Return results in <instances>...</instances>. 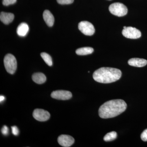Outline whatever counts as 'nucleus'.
<instances>
[{
	"mask_svg": "<svg viewBox=\"0 0 147 147\" xmlns=\"http://www.w3.org/2000/svg\"><path fill=\"white\" fill-rule=\"evenodd\" d=\"M126 108V103L123 100L114 99L102 104L98 110V114L101 118H111L120 115Z\"/></svg>",
	"mask_w": 147,
	"mask_h": 147,
	"instance_id": "nucleus-1",
	"label": "nucleus"
},
{
	"mask_svg": "<svg viewBox=\"0 0 147 147\" xmlns=\"http://www.w3.org/2000/svg\"><path fill=\"white\" fill-rule=\"evenodd\" d=\"M121 74V71L118 69L102 67L94 71L93 78L98 83L109 84L119 80Z\"/></svg>",
	"mask_w": 147,
	"mask_h": 147,
	"instance_id": "nucleus-2",
	"label": "nucleus"
},
{
	"mask_svg": "<svg viewBox=\"0 0 147 147\" xmlns=\"http://www.w3.org/2000/svg\"><path fill=\"white\" fill-rule=\"evenodd\" d=\"M4 64L6 71L10 74L15 73L17 68L16 58L11 54H7L4 59Z\"/></svg>",
	"mask_w": 147,
	"mask_h": 147,
	"instance_id": "nucleus-3",
	"label": "nucleus"
},
{
	"mask_svg": "<svg viewBox=\"0 0 147 147\" xmlns=\"http://www.w3.org/2000/svg\"><path fill=\"white\" fill-rule=\"evenodd\" d=\"M109 9L110 13L119 17L125 16L127 12V9L126 6L120 3L112 4L109 6Z\"/></svg>",
	"mask_w": 147,
	"mask_h": 147,
	"instance_id": "nucleus-4",
	"label": "nucleus"
},
{
	"mask_svg": "<svg viewBox=\"0 0 147 147\" xmlns=\"http://www.w3.org/2000/svg\"><path fill=\"white\" fill-rule=\"evenodd\" d=\"M78 28L79 30L86 35L92 36L94 33V26L88 21H81L78 25Z\"/></svg>",
	"mask_w": 147,
	"mask_h": 147,
	"instance_id": "nucleus-5",
	"label": "nucleus"
},
{
	"mask_svg": "<svg viewBox=\"0 0 147 147\" xmlns=\"http://www.w3.org/2000/svg\"><path fill=\"white\" fill-rule=\"evenodd\" d=\"M122 34L127 38L130 39H137L142 35L141 32L135 28L131 27H126L122 31Z\"/></svg>",
	"mask_w": 147,
	"mask_h": 147,
	"instance_id": "nucleus-6",
	"label": "nucleus"
},
{
	"mask_svg": "<svg viewBox=\"0 0 147 147\" xmlns=\"http://www.w3.org/2000/svg\"><path fill=\"white\" fill-rule=\"evenodd\" d=\"M51 96L53 98L58 100H67L71 98L72 94L71 92L68 91L59 90L53 92Z\"/></svg>",
	"mask_w": 147,
	"mask_h": 147,
	"instance_id": "nucleus-7",
	"label": "nucleus"
},
{
	"mask_svg": "<svg viewBox=\"0 0 147 147\" xmlns=\"http://www.w3.org/2000/svg\"><path fill=\"white\" fill-rule=\"evenodd\" d=\"M33 116L36 120L45 121L50 119V115L49 112L43 109H36L33 113Z\"/></svg>",
	"mask_w": 147,
	"mask_h": 147,
	"instance_id": "nucleus-8",
	"label": "nucleus"
},
{
	"mask_svg": "<svg viewBox=\"0 0 147 147\" xmlns=\"http://www.w3.org/2000/svg\"><path fill=\"white\" fill-rule=\"evenodd\" d=\"M58 142L62 146L69 147L71 146L74 142V139L71 136L68 135H61L58 138Z\"/></svg>",
	"mask_w": 147,
	"mask_h": 147,
	"instance_id": "nucleus-9",
	"label": "nucleus"
},
{
	"mask_svg": "<svg viewBox=\"0 0 147 147\" xmlns=\"http://www.w3.org/2000/svg\"><path fill=\"white\" fill-rule=\"evenodd\" d=\"M129 65L136 67H143L147 64L146 60L139 58H132L128 61Z\"/></svg>",
	"mask_w": 147,
	"mask_h": 147,
	"instance_id": "nucleus-10",
	"label": "nucleus"
},
{
	"mask_svg": "<svg viewBox=\"0 0 147 147\" xmlns=\"http://www.w3.org/2000/svg\"><path fill=\"white\" fill-rule=\"evenodd\" d=\"M13 13L1 12L0 14V20L4 24L8 25L12 22L14 19Z\"/></svg>",
	"mask_w": 147,
	"mask_h": 147,
	"instance_id": "nucleus-11",
	"label": "nucleus"
},
{
	"mask_svg": "<svg viewBox=\"0 0 147 147\" xmlns=\"http://www.w3.org/2000/svg\"><path fill=\"white\" fill-rule=\"evenodd\" d=\"M43 18L46 24L49 27H52L55 22V18L51 12L48 10L44 11Z\"/></svg>",
	"mask_w": 147,
	"mask_h": 147,
	"instance_id": "nucleus-12",
	"label": "nucleus"
},
{
	"mask_svg": "<svg viewBox=\"0 0 147 147\" xmlns=\"http://www.w3.org/2000/svg\"><path fill=\"white\" fill-rule=\"evenodd\" d=\"M29 29L28 24L25 23H22L18 26L16 32L19 36L24 37L28 34Z\"/></svg>",
	"mask_w": 147,
	"mask_h": 147,
	"instance_id": "nucleus-13",
	"label": "nucleus"
},
{
	"mask_svg": "<svg viewBox=\"0 0 147 147\" xmlns=\"http://www.w3.org/2000/svg\"><path fill=\"white\" fill-rule=\"evenodd\" d=\"M32 79L36 84H41L45 83L46 80V77L43 73L38 72L33 74Z\"/></svg>",
	"mask_w": 147,
	"mask_h": 147,
	"instance_id": "nucleus-14",
	"label": "nucleus"
},
{
	"mask_svg": "<svg viewBox=\"0 0 147 147\" xmlns=\"http://www.w3.org/2000/svg\"><path fill=\"white\" fill-rule=\"evenodd\" d=\"M94 52L93 48L91 47H84L76 50V53L79 55H86L91 54Z\"/></svg>",
	"mask_w": 147,
	"mask_h": 147,
	"instance_id": "nucleus-15",
	"label": "nucleus"
},
{
	"mask_svg": "<svg viewBox=\"0 0 147 147\" xmlns=\"http://www.w3.org/2000/svg\"><path fill=\"white\" fill-rule=\"evenodd\" d=\"M117 137V132L116 131H113L107 133L103 138V139L105 142H111L115 140Z\"/></svg>",
	"mask_w": 147,
	"mask_h": 147,
	"instance_id": "nucleus-16",
	"label": "nucleus"
},
{
	"mask_svg": "<svg viewBox=\"0 0 147 147\" xmlns=\"http://www.w3.org/2000/svg\"><path fill=\"white\" fill-rule=\"evenodd\" d=\"M40 56L47 65L49 66L53 65V61L50 55L45 53H42L40 54Z\"/></svg>",
	"mask_w": 147,
	"mask_h": 147,
	"instance_id": "nucleus-17",
	"label": "nucleus"
},
{
	"mask_svg": "<svg viewBox=\"0 0 147 147\" xmlns=\"http://www.w3.org/2000/svg\"><path fill=\"white\" fill-rule=\"evenodd\" d=\"M74 0H57L58 3L61 5L70 4L73 3Z\"/></svg>",
	"mask_w": 147,
	"mask_h": 147,
	"instance_id": "nucleus-18",
	"label": "nucleus"
},
{
	"mask_svg": "<svg viewBox=\"0 0 147 147\" xmlns=\"http://www.w3.org/2000/svg\"><path fill=\"white\" fill-rule=\"evenodd\" d=\"M17 0H3V4L5 6H8L16 3Z\"/></svg>",
	"mask_w": 147,
	"mask_h": 147,
	"instance_id": "nucleus-19",
	"label": "nucleus"
},
{
	"mask_svg": "<svg viewBox=\"0 0 147 147\" xmlns=\"http://www.w3.org/2000/svg\"><path fill=\"white\" fill-rule=\"evenodd\" d=\"M141 138L144 142H147V129L142 132L141 134Z\"/></svg>",
	"mask_w": 147,
	"mask_h": 147,
	"instance_id": "nucleus-20",
	"label": "nucleus"
},
{
	"mask_svg": "<svg viewBox=\"0 0 147 147\" xmlns=\"http://www.w3.org/2000/svg\"><path fill=\"white\" fill-rule=\"evenodd\" d=\"M1 131L3 135L7 136V135H8L9 133L8 127L6 125H4L2 128Z\"/></svg>",
	"mask_w": 147,
	"mask_h": 147,
	"instance_id": "nucleus-21",
	"label": "nucleus"
},
{
	"mask_svg": "<svg viewBox=\"0 0 147 147\" xmlns=\"http://www.w3.org/2000/svg\"><path fill=\"white\" fill-rule=\"evenodd\" d=\"M12 133L15 136H17L19 134V130L16 126H13L11 127Z\"/></svg>",
	"mask_w": 147,
	"mask_h": 147,
	"instance_id": "nucleus-22",
	"label": "nucleus"
},
{
	"mask_svg": "<svg viewBox=\"0 0 147 147\" xmlns=\"http://www.w3.org/2000/svg\"><path fill=\"white\" fill-rule=\"evenodd\" d=\"M5 97L3 96H0V101H1V102H3V101L5 100Z\"/></svg>",
	"mask_w": 147,
	"mask_h": 147,
	"instance_id": "nucleus-23",
	"label": "nucleus"
},
{
	"mask_svg": "<svg viewBox=\"0 0 147 147\" xmlns=\"http://www.w3.org/2000/svg\"><path fill=\"white\" fill-rule=\"evenodd\" d=\"M109 1H110V0H109Z\"/></svg>",
	"mask_w": 147,
	"mask_h": 147,
	"instance_id": "nucleus-24",
	"label": "nucleus"
}]
</instances>
